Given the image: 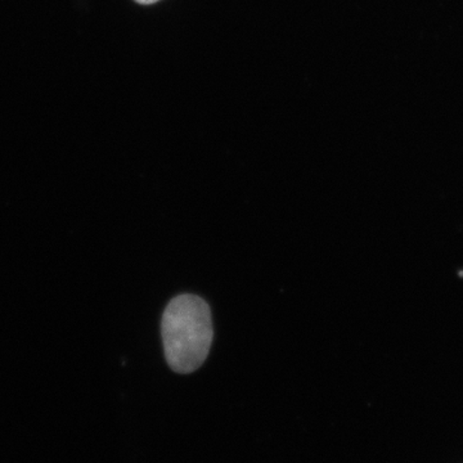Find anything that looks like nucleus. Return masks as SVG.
Returning a JSON list of instances; mask_svg holds the SVG:
<instances>
[{
    "mask_svg": "<svg viewBox=\"0 0 463 463\" xmlns=\"http://www.w3.org/2000/svg\"><path fill=\"white\" fill-rule=\"evenodd\" d=\"M161 332L170 368L183 374L199 370L214 337L206 301L190 294L174 298L164 312Z\"/></svg>",
    "mask_w": 463,
    "mask_h": 463,
    "instance_id": "f257e3e1",
    "label": "nucleus"
},
{
    "mask_svg": "<svg viewBox=\"0 0 463 463\" xmlns=\"http://www.w3.org/2000/svg\"><path fill=\"white\" fill-rule=\"evenodd\" d=\"M134 2L139 3V5H154V3H157L158 0H134Z\"/></svg>",
    "mask_w": 463,
    "mask_h": 463,
    "instance_id": "f03ea898",
    "label": "nucleus"
}]
</instances>
